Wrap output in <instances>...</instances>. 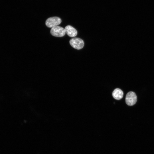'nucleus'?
Masks as SVG:
<instances>
[{
  "label": "nucleus",
  "mask_w": 154,
  "mask_h": 154,
  "mask_svg": "<svg viewBox=\"0 0 154 154\" xmlns=\"http://www.w3.org/2000/svg\"><path fill=\"white\" fill-rule=\"evenodd\" d=\"M71 46L74 48L80 50L82 48L84 45V42L81 39L79 38H73L69 41Z\"/></svg>",
  "instance_id": "nucleus-1"
},
{
  "label": "nucleus",
  "mask_w": 154,
  "mask_h": 154,
  "mask_svg": "<svg viewBox=\"0 0 154 154\" xmlns=\"http://www.w3.org/2000/svg\"><path fill=\"white\" fill-rule=\"evenodd\" d=\"M61 19L58 17H54L49 18L46 20L45 24L48 27L52 28L58 26L60 24Z\"/></svg>",
  "instance_id": "nucleus-2"
},
{
  "label": "nucleus",
  "mask_w": 154,
  "mask_h": 154,
  "mask_svg": "<svg viewBox=\"0 0 154 154\" xmlns=\"http://www.w3.org/2000/svg\"><path fill=\"white\" fill-rule=\"evenodd\" d=\"M50 33L53 36L58 37H63L66 33L65 29L58 26L51 28Z\"/></svg>",
  "instance_id": "nucleus-3"
},
{
  "label": "nucleus",
  "mask_w": 154,
  "mask_h": 154,
  "mask_svg": "<svg viewBox=\"0 0 154 154\" xmlns=\"http://www.w3.org/2000/svg\"><path fill=\"white\" fill-rule=\"evenodd\" d=\"M137 101V97L135 92L130 91L127 93L125 98V101L127 104L129 106L134 105Z\"/></svg>",
  "instance_id": "nucleus-4"
},
{
  "label": "nucleus",
  "mask_w": 154,
  "mask_h": 154,
  "mask_svg": "<svg viewBox=\"0 0 154 154\" xmlns=\"http://www.w3.org/2000/svg\"><path fill=\"white\" fill-rule=\"evenodd\" d=\"M66 33L69 37H74L76 36L77 34V30L70 25H68L65 28Z\"/></svg>",
  "instance_id": "nucleus-5"
},
{
  "label": "nucleus",
  "mask_w": 154,
  "mask_h": 154,
  "mask_svg": "<svg viewBox=\"0 0 154 154\" xmlns=\"http://www.w3.org/2000/svg\"><path fill=\"white\" fill-rule=\"evenodd\" d=\"M112 95L114 99L117 100H119L123 98V93L120 89L117 88L114 90Z\"/></svg>",
  "instance_id": "nucleus-6"
}]
</instances>
